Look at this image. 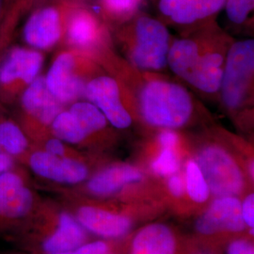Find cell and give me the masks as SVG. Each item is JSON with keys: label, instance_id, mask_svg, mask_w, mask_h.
<instances>
[{"label": "cell", "instance_id": "ba28073f", "mask_svg": "<svg viewBox=\"0 0 254 254\" xmlns=\"http://www.w3.org/2000/svg\"><path fill=\"white\" fill-rule=\"evenodd\" d=\"M16 105L18 112L15 120L32 145L51 136L50 127L53 121L66 108L47 89L44 74L37 77L23 92Z\"/></svg>", "mask_w": 254, "mask_h": 254}, {"label": "cell", "instance_id": "484cf974", "mask_svg": "<svg viewBox=\"0 0 254 254\" xmlns=\"http://www.w3.org/2000/svg\"><path fill=\"white\" fill-rule=\"evenodd\" d=\"M109 246L101 240L86 242L82 245L74 248L73 250L56 254H108Z\"/></svg>", "mask_w": 254, "mask_h": 254}, {"label": "cell", "instance_id": "e0dca14e", "mask_svg": "<svg viewBox=\"0 0 254 254\" xmlns=\"http://www.w3.org/2000/svg\"><path fill=\"white\" fill-rule=\"evenodd\" d=\"M143 178L142 172L135 166L116 164L91 175L83 183L82 190L92 196L105 197L117 193L127 186L139 183Z\"/></svg>", "mask_w": 254, "mask_h": 254}, {"label": "cell", "instance_id": "1f68e13d", "mask_svg": "<svg viewBox=\"0 0 254 254\" xmlns=\"http://www.w3.org/2000/svg\"><path fill=\"white\" fill-rule=\"evenodd\" d=\"M9 46V43L5 40L3 37L0 35V60L2 58V55L6 51V49Z\"/></svg>", "mask_w": 254, "mask_h": 254}, {"label": "cell", "instance_id": "4dcf8cb0", "mask_svg": "<svg viewBox=\"0 0 254 254\" xmlns=\"http://www.w3.org/2000/svg\"><path fill=\"white\" fill-rule=\"evenodd\" d=\"M17 164L18 163H16V161L9 155L0 152V173L9 170Z\"/></svg>", "mask_w": 254, "mask_h": 254}, {"label": "cell", "instance_id": "ac0fdd59", "mask_svg": "<svg viewBox=\"0 0 254 254\" xmlns=\"http://www.w3.org/2000/svg\"><path fill=\"white\" fill-rule=\"evenodd\" d=\"M176 239L173 231L161 223L142 228L136 234L131 254H175Z\"/></svg>", "mask_w": 254, "mask_h": 254}, {"label": "cell", "instance_id": "7402d4cb", "mask_svg": "<svg viewBox=\"0 0 254 254\" xmlns=\"http://www.w3.org/2000/svg\"><path fill=\"white\" fill-rule=\"evenodd\" d=\"M184 179L186 191L191 200L198 203H202L208 200L210 190L207 183L194 159L188 160L186 164Z\"/></svg>", "mask_w": 254, "mask_h": 254}, {"label": "cell", "instance_id": "8d00e7d4", "mask_svg": "<svg viewBox=\"0 0 254 254\" xmlns=\"http://www.w3.org/2000/svg\"><path fill=\"white\" fill-rule=\"evenodd\" d=\"M5 1H6V0H5Z\"/></svg>", "mask_w": 254, "mask_h": 254}, {"label": "cell", "instance_id": "52a82bcc", "mask_svg": "<svg viewBox=\"0 0 254 254\" xmlns=\"http://www.w3.org/2000/svg\"><path fill=\"white\" fill-rule=\"evenodd\" d=\"M44 64L45 53L26 46H9L0 60V106L16 105L42 74Z\"/></svg>", "mask_w": 254, "mask_h": 254}, {"label": "cell", "instance_id": "d6a6232c", "mask_svg": "<svg viewBox=\"0 0 254 254\" xmlns=\"http://www.w3.org/2000/svg\"><path fill=\"white\" fill-rule=\"evenodd\" d=\"M42 1H45V0H35L33 5L35 3L42 2ZM59 1H64V2H68V3H72V4H86V2L89 1V0H59Z\"/></svg>", "mask_w": 254, "mask_h": 254}, {"label": "cell", "instance_id": "83f0119b", "mask_svg": "<svg viewBox=\"0 0 254 254\" xmlns=\"http://www.w3.org/2000/svg\"><path fill=\"white\" fill-rule=\"evenodd\" d=\"M167 187L173 196L176 198L182 197L186 192L184 176L179 172L169 176L167 180Z\"/></svg>", "mask_w": 254, "mask_h": 254}, {"label": "cell", "instance_id": "2e32d148", "mask_svg": "<svg viewBox=\"0 0 254 254\" xmlns=\"http://www.w3.org/2000/svg\"><path fill=\"white\" fill-rule=\"evenodd\" d=\"M241 202L236 196L217 197L196 222V230L201 235H213L221 231L241 232L245 229Z\"/></svg>", "mask_w": 254, "mask_h": 254}, {"label": "cell", "instance_id": "f546056e", "mask_svg": "<svg viewBox=\"0 0 254 254\" xmlns=\"http://www.w3.org/2000/svg\"><path fill=\"white\" fill-rule=\"evenodd\" d=\"M228 254H254V245L244 239H238L228 247Z\"/></svg>", "mask_w": 254, "mask_h": 254}, {"label": "cell", "instance_id": "9c48e42d", "mask_svg": "<svg viewBox=\"0 0 254 254\" xmlns=\"http://www.w3.org/2000/svg\"><path fill=\"white\" fill-rule=\"evenodd\" d=\"M73 5L59 0L35 3L22 29L25 46L45 53L63 45L67 16Z\"/></svg>", "mask_w": 254, "mask_h": 254}, {"label": "cell", "instance_id": "cb8c5ba5", "mask_svg": "<svg viewBox=\"0 0 254 254\" xmlns=\"http://www.w3.org/2000/svg\"><path fill=\"white\" fill-rule=\"evenodd\" d=\"M254 0H226L224 9L229 21L235 26H242L254 12Z\"/></svg>", "mask_w": 254, "mask_h": 254}, {"label": "cell", "instance_id": "6da1fadb", "mask_svg": "<svg viewBox=\"0 0 254 254\" xmlns=\"http://www.w3.org/2000/svg\"><path fill=\"white\" fill-rule=\"evenodd\" d=\"M230 37L217 23L174 39L168 67L177 77L203 94L219 93Z\"/></svg>", "mask_w": 254, "mask_h": 254}, {"label": "cell", "instance_id": "603a6c76", "mask_svg": "<svg viewBox=\"0 0 254 254\" xmlns=\"http://www.w3.org/2000/svg\"><path fill=\"white\" fill-rule=\"evenodd\" d=\"M153 173L161 177H169L180 170V159L173 148H161L160 153L151 164Z\"/></svg>", "mask_w": 254, "mask_h": 254}, {"label": "cell", "instance_id": "d590c367", "mask_svg": "<svg viewBox=\"0 0 254 254\" xmlns=\"http://www.w3.org/2000/svg\"><path fill=\"white\" fill-rule=\"evenodd\" d=\"M0 152H1V151H0ZM1 153H2V152H1Z\"/></svg>", "mask_w": 254, "mask_h": 254}, {"label": "cell", "instance_id": "f1b7e54d", "mask_svg": "<svg viewBox=\"0 0 254 254\" xmlns=\"http://www.w3.org/2000/svg\"><path fill=\"white\" fill-rule=\"evenodd\" d=\"M179 136L172 129H162V131L158 135V143L161 148H173L176 147L179 143Z\"/></svg>", "mask_w": 254, "mask_h": 254}, {"label": "cell", "instance_id": "5b68a950", "mask_svg": "<svg viewBox=\"0 0 254 254\" xmlns=\"http://www.w3.org/2000/svg\"><path fill=\"white\" fill-rule=\"evenodd\" d=\"M41 200L30 173L15 165L0 173V237L8 239L21 227Z\"/></svg>", "mask_w": 254, "mask_h": 254}, {"label": "cell", "instance_id": "9a60e30c", "mask_svg": "<svg viewBox=\"0 0 254 254\" xmlns=\"http://www.w3.org/2000/svg\"><path fill=\"white\" fill-rule=\"evenodd\" d=\"M71 212L88 233L103 238L123 237L132 226L131 219L127 216L110 212L91 203L76 204Z\"/></svg>", "mask_w": 254, "mask_h": 254}, {"label": "cell", "instance_id": "30bf717a", "mask_svg": "<svg viewBox=\"0 0 254 254\" xmlns=\"http://www.w3.org/2000/svg\"><path fill=\"white\" fill-rule=\"evenodd\" d=\"M216 197L237 196L245 186V176L236 158L226 149L215 143L200 148L195 159Z\"/></svg>", "mask_w": 254, "mask_h": 254}, {"label": "cell", "instance_id": "4fadbf2b", "mask_svg": "<svg viewBox=\"0 0 254 254\" xmlns=\"http://www.w3.org/2000/svg\"><path fill=\"white\" fill-rule=\"evenodd\" d=\"M226 0H158L157 12L167 26L190 33L216 23Z\"/></svg>", "mask_w": 254, "mask_h": 254}, {"label": "cell", "instance_id": "3957f363", "mask_svg": "<svg viewBox=\"0 0 254 254\" xmlns=\"http://www.w3.org/2000/svg\"><path fill=\"white\" fill-rule=\"evenodd\" d=\"M136 108L150 127L176 130L196 117L197 105L187 88L176 82L149 78L136 91Z\"/></svg>", "mask_w": 254, "mask_h": 254}, {"label": "cell", "instance_id": "d4e9b609", "mask_svg": "<svg viewBox=\"0 0 254 254\" xmlns=\"http://www.w3.org/2000/svg\"><path fill=\"white\" fill-rule=\"evenodd\" d=\"M34 1L35 0H6L4 14L1 18L2 22L16 29L22 16L30 10Z\"/></svg>", "mask_w": 254, "mask_h": 254}, {"label": "cell", "instance_id": "ffe728a7", "mask_svg": "<svg viewBox=\"0 0 254 254\" xmlns=\"http://www.w3.org/2000/svg\"><path fill=\"white\" fill-rule=\"evenodd\" d=\"M66 108L78 122L88 145L104 132L109 125L104 114L89 101H76Z\"/></svg>", "mask_w": 254, "mask_h": 254}, {"label": "cell", "instance_id": "8fae6325", "mask_svg": "<svg viewBox=\"0 0 254 254\" xmlns=\"http://www.w3.org/2000/svg\"><path fill=\"white\" fill-rule=\"evenodd\" d=\"M111 34L99 13L86 4H73L67 16L65 48L82 52L97 60L106 49Z\"/></svg>", "mask_w": 254, "mask_h": 254}, {"label": "cell", "instance_id": "836d02e7", "mask_svg": "<svg viewBox=\"0 0 254 254\" xmlns=\"http://www.w3.org/2000/svg\"><path fill=\"white\" fill-rule=\"evenodd\" d=\"M0 254H27L26 252H23V251H20L18 249H16L15 251H9V252H3V253H0Z\"/></svg>", "mask_w": 254, "mask_h": 254}, {"label": "cell", "instance_id": "e575fe53", "mask_svg": "<svg viewBox=\"0 0 254 254\" xmlns=\"http://www.w3.org/2000/svg\"><path fill=\"white\" fill-rule=\"evenodd\" d=\"M5 10V0H0V20L2 18Z\"/></svg>", "mask_w": 254, "mask_h": 254}, {"label": "cell", "instance_id": "4316f807", "mask_svg": "<svg viewBox=\"0 0 254 254\" xmlns=\"http://www.w3.org/2000/svg\"><path fill=\"white\" fill-rule=\"evenodd\" d=\"M242 218L245 225L252 230V235H254V195L250 194L246 197L243 203H241Z\"/></svg>", "mask_w": 254, "mask_h": 254}, {"label": "cell", "instance_id": "8992f818", "mask_svg": "<svg viewBox=\"0 0 254 254\" xmlns=\"http://www.w3.org/2000/svg\"><path fill=\"white\" fill-rule=\"evenodd\" d=\"M254 75V39L232 43L226 54L219 89L222 105L229 112H238L250 104Z\"/></svg>", "mask_w": 254, "mask_h": 254}, {"label": "cell", "instance_id": "44dd1931", "mask_svg": "<svg viewBox=\"0 0 254 254\" xmlns=\"http://www.w3.org/2000/svg\"><path fill=\"white\" fill-rule=\"evenodd\" d=\"M99 15L108 26L116 27L140 11L144 0H97Z\"/></svg>", "mask_w": 254, "mask_h": 254}, {"label": "cell", "instance_id": "7a4b0ae2", "mask_svg": "<svg viewBox=\"0 0 254 254\" xmlns=\"http://www.w3.org/2000/svg\"><path fill=\"white\" fill-rule=\"evenodd\" d=\"M113 27L126 59L136 70L160 72L167 66L172 35L162 20L142 11Z\"/></svg>", "mask_w": 254, "mask_h": 254}, {"label": "cell", "instance_id": "7c38bea8", "mask_svg": "<svg viewBox=\"0 0 254 254\" xmlns=\"http://www.w3.org/2000/svg\"><path fill=\"white\" fill-rule=\"evenodd\" d=\"M22 166L37 178L70 188L80 186L91 176L83 156L57 155L34 146Z\"/></svg>", "mask_w": 254, "mask_h": 254}, {"label": "cell", "instance_id": "277c9868", "mask_svg": "<svg viewBox=\"0 0 254 254\" xmlns=\"http://www.w3.org/2000/svg\"><path fill=\"white\" fill-rule=\"evenodd\" d=\"M102 73L99 64L90 56L64 48L55 56L45 74L46 87L65 107L82 100L88 82Z\"/></svg>", "mask_w": 254, "mask_h": 254}, {"label": "cell", "instance_id": "d6986e66", "mask_svg": "<svg viewBox=\"0 0 254 254\" xmlns=\"http://www.w3.org/2000/svg\"><path fill=\"white\" fill-rule=\"evenodd\" d=\"M32 142L15 119L0 115V151L22 165L32 149Z\"/></svg>", "mask_w": 254, "mask_h": 254}, {"label": "cell", "instance_id": "5bb4252c", "mask_svg": "<svg viewBox=\"0 0 254 254\" xmlns=\"http://www.w3.org/2000/svg\"><path fill=\"white\" fill-rule=\"evenodd\" d=\"M84 100L89 101L104 114L109 125L125 130L133 125V116L123 98V90L115 77L98 73L86 85Z\"/></svg>", "mask_w": 254, "mask_h": 254}]
</instances>
